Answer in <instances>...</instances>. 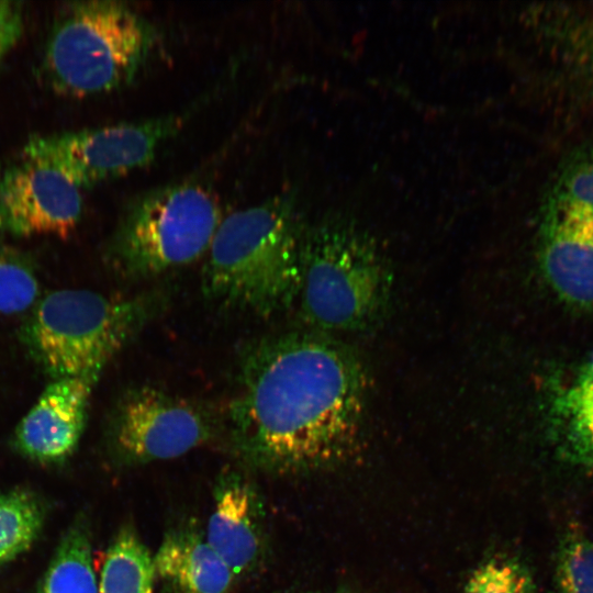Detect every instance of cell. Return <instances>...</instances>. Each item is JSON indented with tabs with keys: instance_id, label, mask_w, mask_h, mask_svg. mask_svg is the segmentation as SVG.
Listing matches in <instances>:
<instances>
[{
	"instance_id": "cell-26",
	"label": "cell",
	"mask_w": 593,
	"mask_h": 593,
	"mask_svg": "<svg viewBox=\"0 0 593 593\" xmlns=\"http://www.w3.org/2000/svg\"><path fill=\"white\" fill-rule=\"evenodd\" d=\"M299 593H310V592H299Z\"/></svg>"
},
{
	"instance_id": "cell-19",
	"label": "cell",
	"mask_w": 593,
	"mask_h": 593,
	"mask_svg": "<svg viewBox=\"0 0 593 593\" xmlns=\"http://www.w3.org/2000/svg\"><path fill=\"white\" fill-rule=\"evenodd\" d=\"M556 593H593V539L579 530L561 538L555 557Z\"/></svg>"
},
{
	"instance_id": "cell-11",
	"label": "cell",
	"mask_w": 593,
	"mask_h": 593,
	"mask_svg": "<svg viewBox=\"0 0 593 593\" xmlns=\"http://www.w3.org/2000/svg\"><path fill=\"white\" fill-rule=\"evenodd\" d=\"M99 377L54 379L14 433L15 448L41 463L60 462L77 448L92 389Z\"/></svg>"
},
{
	"instance_id": "cell-8",
	"label": "cell",
	"mask_w": 593,
	"mask_h": 593,
	"mask_svg": "<svg viewBox=\"0 0 593 593\" xmlns=\"http://www.w3.org/2000/svg\"><path fill=\"white\" fill-rule=\"evenodd\" d=\"M220 422L205 405L153 385L128 389L111 412L109 435L127 463L178 458L215 437Z\"/></svg>"
},
{
	"instance_id": "cell-21",
	"label": "cell",
	"mask_w": 593,
	"mask_h": 593,
	"mask_svg": "<svg viewBox=\"0 0 593 593\" xmlns=\"http://www.w3.org/2000/svg\"><path fill=\"white\" fill-rule=\"evenodd\" d=\"M38 293V280L26 258L0 244V313L16 314L27 310Z\"/></svg>"
},
{
	"instance_id": "cell-17",
	"label": "cell",
	"mask_w": 593,
	"mask_h": 593,
	"mask_svg": "<svg viewBox=\"0 0 593 593\" xmlns=\"http://www.w3.org/2000/svg\"><path fill=\"white\" fill-rule=\"evenodd\" d=\"M154 556L132 527H123L111 541L103 560L99 593H153Z\"/></svg>"
},
{
	"instance_id": "cell-2",
	"label": "cell",
	"mask_w": 593,
	"mask_h": 593,
	"mask_svg": "<svg viewBox=\"0 0 593 593\" xmlns=\"http://www.w3.org/2000/svg\"><path fill=\"white\" fill-rule=\"evenodd\" d=\"M303 230L290 194L223 217L205 255L202 290L206 299L261 317L294 307Z\"/></svg>"
},
{
	"instance_id": "cell-14",
	"label": "cell",
	"mask_w": 593,
	"mask_h": 593,
	"mask_svg": "<svg viewBox=\"0 0 593 593\" xmlns=\"http://www.w3.org/2000/svg\"><path fill=\"white\" fill-rule=\"evenodd\" d=\"M546 419L559 456L573 466L593 468V356L571 381L549 388Z\"/></svg>"
},
{
	"instance_id": "cell-20",
	"label": "cell",
	"mask_w": 593,
	"mask_h": 593,
	"mask_svg": "<svg viewBox=\"0 0 593 593\" xmlns=\"http://www.w3.org/2000/svg\"><path fill=\"white\" fill-rule=\"evenodd\" d=\"M465 593H536V585L522 560L508 553H495L470 573Z\"/></svg>"
},
{
	"instance_id": "cell-16",
	"label": "cell",
	"mask_w": 593,
	"mask_h": 593,
	"mask_svg": "<svg viewBox=\"0 0 593 593\" xmlns=\"http://www.w3.org/2000/svg\"><path fill=\"white\" fill-rule=\"evenodd\" d=\"M37 593H99L91 538L81 518L63 535Z\"/></svg>"
},
{
	"instance_id": "cell-3",
	"label": "cell",
	"mask_w": 593,
	"mask_h": 593,
	"mask_svg": "<svg viewBox=\"0 0 593 593\" xmlns=\"http://www.w3.org/2000/svg\"><path fill=\"white\" fill-rule=\"evenodd\" d=\"M393 287L392 267L367 232L337 217L304 226L295 306L311 331L347 333L376 325Z\"/></svg>"
},
{
	"instance_id": "cell-6",
	"label": "cell",
	"mask_w": 593,
	"mask_h": 593,
	"mask_svg": "<svg viewBox=\"0 0 593 593\" xmlns=\"http://www.w3.org/2000/svg\"><path fill=\"white\" fill-rule=\"evenodd\" d=\"M222 220L217 199L200 183L150 190L123 212L107 248L108 262L127 280L159 277L205 256Z\"/></svg>"
},
{
	"instance_id": "cell-22",
	"label": "cell",
	"mask_w": 593,
	"mask_h": 593,
	"mask_svg": "<svg viewBox=\"0 0 593 593\" xmlns=\"http://www.w3.org/2000/svg\"><path fill=\"white\" fill-rule=\"evenodd\" d=\"M547 198L593 217V147L567 159Z\"/></svg>"
},
{
	"instance_id": "cell-23",
	"label": "cell",
	"mask_w": 593,
	"mask_h": 593,
	"mask_svg": "<svg viewBox=\"0 0 593 593\" xmlns=\"http://www.w3.org/2000/svg\"><path fill=\"white\" fill-rule=\"evenodd\" d=\"M22 32L20 3L0 0V48L9 51Z\"/></svg>"
},
{
	"instance_id": "cell-7",
	"label": "cell",
	"mask_w": 593,
	"mask_h": 593,
	"mask_svg": "<svg viewBox=\"0 0 593 593\" xmlns=\"http://www.w3.org/2000/svg\"><path fill=\"white\" fill-rule=\"evenodd\" d=\"M182 124V116L165 115L34 135L24 145L23 156L55 167L82 190L148 165Z\"/></svg>"
},
{
	"instance_id": "cell-18",
	"label": "cell",
	"mask_w": 593,
	"mask_h": 593,
	"mask_svg": "<svg viewBox=\"0 0 593 593\" xmlns=\"http://www.w3.org/2000/svg\"><path fill=\"white\" fill-rule=\"evenodd\" d=\"M45 513L42 499L27 488L0 491V568L32 547L43 529Z\"/></svg>"
},
{
	"instance_id": "cell-12",
	"label": "cell",
	"mask_w": 593,
	"mask_h": 593,
	"mask_svg": "<svg viewBox=\"0 0 593 593\" xmlns=\"http://www.w3.org/2000/svg\"><path fill=\"white\" fill-rule=\"evenodd\" d=\"M204 536L235 579L257 566L264 546L261 504L240 473L227 471L220 477Z\"/></svg>"
},
{
	"instance_id": "cell-1",
	"label": "cell",
	"mask_w": 593,
	"mask_h": 593,
	"mask_svg": "<svg viewBox=\"0 0 593 593\" xmlns=\"http://www.w3.org/2000/svg\"><path fill=\"white\" fill-rule=\"evenodd\" d=\"M368 377L351 349L327 334L264 336L243 350L225 425L254 468L303 473L351 457L363 428Z\"/></svg>"
},
{
	"instance_id": "cell-24",
	"label": "cell",
	"mask_w": 593,
	"mask_h": 593,
	"mask_svg": "<svg viewBox=\"0 0 593 593\" xmlns=\"http://www.w3.org/2000/svg\"><path fill=\"white\" fill-rule=\"evenodd\" d=\"M335 593H365V592H361L359 590H356L349 586H342Z\"/></svg>"
},
{
	"instance_id": "cell-4",
	"label": "cell",
	"mask_w": 593,
	"mask_h": 593,
	"mask_svg": "<svg viewBox=\"0 0 593 593\" xmlns=\"http://www.w3.org/2000/svg\"><path fill=\"white\" fill-rule=\"evenodd\" d=\"M167 292L130 296L86 289L51 292L24 327L35 361L54 379L99 377L105 365L167 307Z\"/></svg>"
},
{
	"instance_id": "cell-15",
	"label": "cell",
	"mask_w": 593,
	"mask_h": 593,
	"mask_svg": "<svg viewBox=\"0 0 593 593\" xmlns=\"http://www.w3.org/2000/svg\"><path fill=\"white\" fill-rule=\"evenodd\" d=\"M539 25L562 76L574 88L593 94V11L548 9Z\"/></svg>"
},
{
	"instance_id": "cell-13",
	"label": "cell",
	"mask_w": 593,
	"mask_h": 593,
	"mask_svg": "<svg viewBox=\"0 0 593 593\" xmlns=\"http://www.w3.org/2000/svg\"><path fill=\"white\" fill-rule=\"evenodd\" d=\"M156 577L172 593H227L231 569L193 527L171 529L154 556Z\"/></svg>"
},
{
	"instance_id": "cell-10",
	"label": "cell",
	"mask_w": 593,
	"mask_h": 593,
	"mask_svg": "<svg viewBox=\"0 0 593 593\" xmlns=\"http://www.w3.org/2000/svg\"><path fill=\"white\" fill-rule=\"evenodd\" d=\"M537 254L540 272L559 299L593 307V217L547 198Z\"/></svg>"
},
{
	"instance_id": "cell-9",
	"label": "cell",
	"mask_w": 593,
	"mask_h": 593,
	"mask_svg": "<svg viewBox=\"0 0 593 593\" xmlns=\"http://www.w3.org/2000/svg\"><path fill=\"white\" fill-rule=\"evenodd\" d=\"M81 189L55 167L33 158L0 172V231L14 236H68L82 214Z\"/></svg>"
},
{
	"instance_id": "cell-25",
	"label": "cell",
	"mask_w": 593,
	"mask_h": 593,
	"mask_svg": "<svg viewBox=\"0 0 593 593\" xmlns=\"http://www.w3.org/2000/svg\"><path fill=\"white\" fill-rule=\"evenodd\" d=\"M8 51L0 48V61L2 60L3 56L5 55Z\"/></svg>"
},
{
	"instance_id": "cell-5",
	"label": "cell",
	"mask_w": 593,
	"mask_h": 593,
	"mask_svg": "<svg viewBox=\"0 0 593 593\" xmlns=\"http://www.w3.org/2000/svg\"><path fill=\"white\" fill-rule=\"evenodd\" d=\"M154 43L153 27L125 3L74 2L63 9L46 41L44 77L66 97L111 92L133 81Z\"/></svg>"
}]
</instances>
